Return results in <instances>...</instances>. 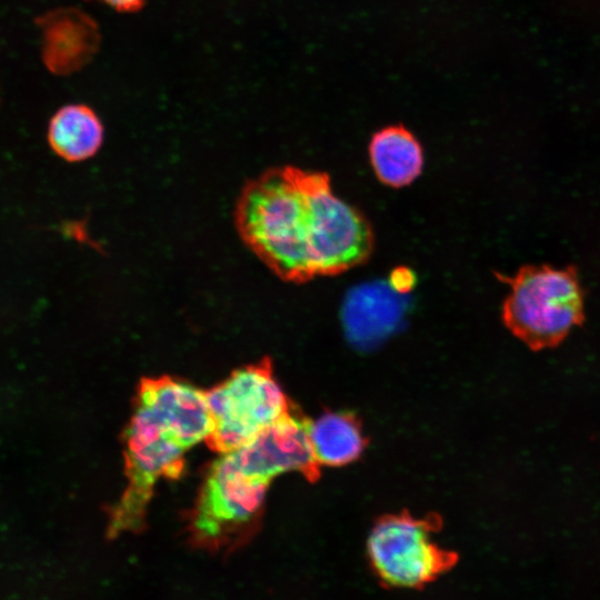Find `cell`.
Returning <instances> with one entry per match:
<instances>
[{
	"label": "cell",
	"instance_id": "ba28073f",
	"mask_svg": "<svg viewBox=\"0 0 600 600\" xmlns=\"http://www.w3.org/2000/svg\"><path fill=\"white\" fill-rule=\"evenodd\" d=\"M42 57L50 71L69 74L86 67L99 50L97 22L76 8H61L40 19Z\"/></svg>",
	"mask_w": 600,
	"mask_h": 600
},
{
	"label": "cell",
	"instance_id": "8992f818",
	"mask_svg": "<svg viewBox=\"0 0 600 600\" xmlns=\"http://www.w3.org/2000/svg\"><path fill=\"white\" fill-rule=\"evenodd\" d=\"M436 520L408 514L380 519L368 538V557L387 586L420 588L447 572L457 556L433 540Z\"/></svg>",
	"mask_w": 600,
	"mask_h": 600
},
{
	"label": "cell",
	"instance_id": "277c9868",
	"mask_svg": "<svg viewBox=\"0 0 600 600\" xmlns=\"http://www.w3.org/2000/svg\"><path fill=\"white\" fill-rule=\"evenodd\" d=\"M271 481L244 474L226 453L214 460L191 511V541L210 551L243 544L258 528Z\"/></svg>",
	"mask_w": 600,
	"mask_h": 600
},
{
	"label": "cell",
	"instance_id": "9c48e42d",
	"mask_svg": "<svg viewBox=\"0 0 600 600\" xmlns=\"http://www.w3.org/2000/svg\"><path fill=\"white\" fill-rule=\"evenodd\" d=\"M369 157L378 179L393 188L410 184L423 168L420 142L400 124L388 126L372 136Z\"/></svg>",
	"mask_w": 600,
	"mask_h": 600
},
{
	"label": "cell",
	"instance_id": "7a4b0ae2",
	"mask_svg": "<svg viewBox=\"0 0 600 600\" xmlns=\"http://www.w3.org/2000/svg\"><path fill=\"white\" fill-rule=\"evenodd\" d=\"M127 487L111 508L107 536L138 532L144 526L147 508L160 479H177L189 450L171 423L153 408L136 400L123 433Z\"/></svg>",
	"mask_w": 600,
	"mask_h": 600
},
{
	"label": "cell",
	"instance_id": "7c38bea8",
	"mask_svg": "<svg viewBox=\"0 0 600 600\" xmlns=\"http://www.w3.org/2000/svg\"><path fill=\"white\" fill-rule=\"evenodd\" d=\"M109 6L118 12H136L139 11L147 0H94Z\"/></svg>",
	"mask_w": 600,
	"mask_h": 600
},
{
	"label": "cell",
	"instance_id": "6da1fadb",
	"mask_svg": "<svg viewBox=\"0 0 600 600\" xmlns=\"http://www.w3.org/2000/svg\"><path fill=\"white\" fill-rule=\"evenodd\" d=\"M234 221L244 244L288 282L342 273L366 262L374 246L369 221L333 193L326 172L292 166L248 181Z\"/></svg>",
	"mask_w": 600,
	"mask_h": 600
},
{
	"label": "cell",
	"instance_id": "52a82bcc",
	"mask_svg": "<svg viewBox=\"0 0 600 600\" xmlns=\"http://www.w3.org/2000/svg\"><path fill=\"white\" fill-rule=\"evenodd\" d=\"M308 428L309 420L290 411L248 443L226 454L238 470L250 477L271 481L294 471L313 481L319 476V466Z\"/></svg>",
	"mask_w": 600,
	"mask_h": 600
},
{
	"label": "cell",
	"instance_id": "8fae6325",
	"mask_svg": "<svg viewBox=\"0 0 600 600\" xmlns=\"http://www.w3.org/2000/svg\"><path fill=\"white\" fill-rule=\"evenodd\" d=\"M309 440L319 467H341L358 459L366 446L360 423L350 413L328 412L309 421Z\"/></svg>",
	"mask_w": 600,
	"mask_h": 600
},
{
	"label": "cell",
	"instance_id": "3957f363",
	"mask_svg": "<svg viewBox=\"0 0 600 600\" xmlns=\"http://www.w3.org/2000/svg\"><path fill=\"white\" fill-rule=\"evenodd\" d=\"M502 321L537 351L557 347L583 321V294L572 268L524 267L511 278Z\"/></svg>",
	"mask_w": 600,
	"mask_h": 600
},
{
	"label": "cell",
	"instance_id": "5b68a950",
	"mask_svg": "<svg viewBox=\"0 0 600 600\" xmlns=\"http://www.w3.org/2000/svg\"><path fill=\"white\" fill-rule=\"evenodd\" d=\"M206 396L213 420L206 443L220 454L248 443L291 411L268 358L236 369Z\"/></svg>",
	"mask_w": 600,
	"mask_h": 600
},
{
	"label": "cell",
	"instance_id": "30bf717a",
	"mask_svg": "<svg viewBox=\"0 0 600 600\" xmlns=\"http://www.w3.org/2000/svg\"><path fill=\"white\" fill-rule=\"evenodd\" d=\"M104 129L98 114L77 103L60 108L51 118L48 141L60 158L79 162L93 157L102 146Z\"/></svg>",
	"mask_w": 600,
	"mask_h": 600
}]
</instances>
